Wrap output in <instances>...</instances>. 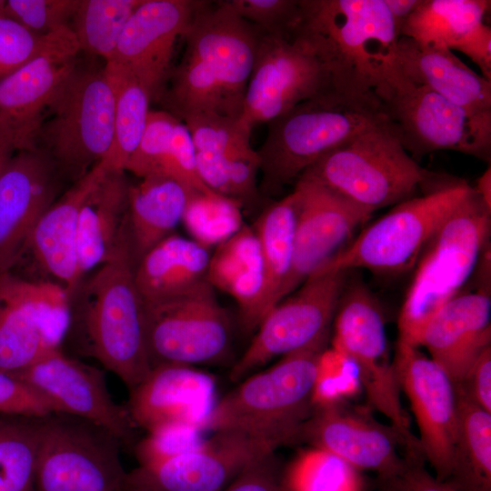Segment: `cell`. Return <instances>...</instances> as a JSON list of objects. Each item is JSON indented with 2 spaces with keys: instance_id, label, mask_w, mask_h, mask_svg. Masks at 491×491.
<instances>
[{
  "instance_id": "cell-1",
  "label": "cell",
  "mask_w": 491,
  "mask_h": 491,
  "mask_svg": "<svg viewBox=\"0 0 491 491\" xmlns=\"http://www.w3.org/2000/svg\"><path fill=\"white\" fill-rule=\"evenodd\" d=\"M289 35L304 43L337 93L378 107L401 75L400 37L384 0H299Z\"/></svg>"
},
{
  "instance_id": "cell-2",
  "label": "cell",
  "mask_w": 491,
  "mask_h": 491,
  "mask_svg": "<svg viewBox=\"0 0 491 491\" xmlns=\"http://www.w3.org/2000/svg\"><path fill=\"white\" fill-rule=\"evenodd\" d=\"M135 267L129 246L83 277L70 295L71 323L81 329L87 350L129 391L152 369Z\"/></svg>"
},
{
  "instance_id": "cell-3",
  "label": "cell",
  "mask_w": 491,
  "mask_h": 491,
  "mask_svg": "<svg viewBox=\"0 0 491 491\" xmlns=\"http://www.w3.org/2000/svg\"><path fill=\"white\" fill-rule=\"evenodd\" d=\"M328 336L245 379L216 401L205 429L239 434L275 448L293 442L313 411L316 365Z\"/></svg>"
},
{
  "instance_id": "cell-4",
  "label": "cell",
  "mask_w": 491,
  "mask_h": 491,
  "mask_svg": "<svg viewBox=\"0 0 491 491\" xmlns=\"http://www.w3.org/2000/svg\"><path fill=\"white\" fill-rule=\"evenodd\" d=\"M383 116L378 106L330 89L272 119L256 150L263 192L276 194L324 155Z\"/></svg>"
},
{
  "instance_id": "cell-5",
  "label": "cell",
  "mask_w": 491,
  "mask_h": 491,
  "mask_svg": "<svg viewBox=\"0 0 491 491\" xmlns=\"http://www.w3.org/2000/svg\"><path fill=\"white\" fill-rule=\"evenodd\" d=\"M301 175L371 213L416 196L418 189L428 190L442 180L406 152L385 115L324 155Z\"/></svg>"
},
{
  "instance_id": "cell-6",
  "label": "cell",
  "mask_w": 491,
  "mask_h": 491,
  "mask_svg": "<svg viewBox=\"0 0 491 491\" xmlns=\"http://www.w3.org/2000/svg\"><path fill=\"white\" fill-rule=\"evenodd\" d=\"M491 210L476 191L442 225L422 252L398 317V340L420 347L430 319L473 276L490 243Z\"/></svg>"
},
{
  "instance_id": "cell-7",
  "label": "cell",
  "mask_w": 491,
  "mask_h": 491,
  "mask_svg": "<svg viewBox=\"0 0 491 491\" xmlns=\"http://www.w3.org/2000/svg\"><path fill=\"white\" fill-rule=\"evenodd\" d=\"M474 192L466 181L445 179L422 195L395 205L322 266L389 276L408 272L446 220Z\"/></svg>"
},
{
  "instance_id": "cell-8",
  "label": "cell",
  "mask_w": 491,
  "mask_h": 491,
  "mask_svg": "<svg viewBox=\"0 0 491 491\" xmlns=\"http://www.w3.org/2000/svg\"><path fill=\"white\" fill-rule=\"evenodd\" d=\"M114 105L104 68L76 67L41 126L36 149L76 181L101 163L111 147Z\"/></svg>"
},
{
  "instance_id": "cell-9",
  "label": "cell",
  "mask_w": 491,
  "mask_h": 491,
  "mask_svg": "<svg viewBox=\"0 0 491 491\" xmlns=\"http://www.w3.org/2000/svg\"><path fill=\"white\" fill-rule=\"evenodd\" d=\"M121 445L85 419L61 413L42 418L35 491H125Z\"/></svg>"
},
{
  "instance_id": "cell-10",
  "label": "cell",
  "mask_w": 491,
  "mask_h": 491,
  "mask_svg": "<svg viewBox=\"0 0 491 491\" xmlns=\"http://www.w3.org/2000/svg\"><path fill=\"white\" fill-rule=\"evenodd\" d=\"M144 311L152 368L164 364H215L227 356L230 320L206 279L180 295L144 302Z\"/></svg>"
},
{
  "instance_id": "cell-11",
  "label": "cell",
  "mask_w": 491,
  "mask_h": 491,
  "mask_svg": "<svg viewBox=\"0 0 491 491\" xmlns=\"http://www.w3.org/2000/svg\"><path fill=\"white\" fill-rule=\"evenodd\" d=\"M381 111L415 160L432 152L453 150L490 163L491 111L468 110L403 78Z\"/></svg>"
},
{
  "instance_id": "cell-12",
  "label": "cell",
  "mask_w": 491,
  "mask_h": 491,
  "mask_svg": "<svg viewBox=\"0 0 491 491\" xmlns=\"http://www.w3.org/2000/svg\"><path fill=\"white\" fill-rule=\"evenodd\" d=\"M71 325L60 285L0 275V370L18 373L60 349Z\"/></svg>"
},
{
  "instance_id": "cell-13",
  "label": "cell",
  "mask_w": 491,
  "mask_h": 491,
  "mask_svg": "<svg viewBox=\"0 0 491 491\" xmlns=\"http://www.w3.org/2000/svg\"><path fill=\"white\" fill-rule=\"evenodd\" d=\"M350 270L319 267L265 316L258 331L231 369L241 379L273 358L303 349L329 336Z\"/></svg>"
},
{
  "instance_id": "cell-14",
  "label": "cell",
  "mask_w": 491,
  "mask_h": 491,
  "mask_svg": "<svg viewBox=\"0 0 491 491\" xmlns=\"http://www.w3.org/2000/svg\"><path fill=\"white\" fill-rule=\"evenodd\" d=\"M80 51L69 25L45 35L37 53L0 80V132L15 151L36 149L41 126L67 79Z\"/></svg>"
},
{
  "instance_id": "cell-15",
  "label": "cell",
  "mask_w": 491,
  "mask_h": 491,
  "mask_svg": "<svg viewBox=\"0 0 491 491\" xmlns=\"http://www.w3.org/2000/svg\"><path fill=\"white\" fill-rule=\"evenodd\" d=\"M330 89L326 71L304 43L291 35L260 32L239 120L252 132Z\"/></svg>"
},
{
  "instance_id": "cell-16",
  "label": "cell",
  "mask_w": 491,
  "mask_h": 491,
  "mask_svg": "<svg viewBox=\"0 0 491 491\" xmlns=\"http://www.w3.org/2000/svg\"><path fill=\"white\" fill-rule=\"evenodd\" d=\"M293 193L296 225L292 259L278 302L339 252L373 214L306 175L296 179Z\"/></svg>"
},
{
  "instance_id": "cell-17",
  "label": "cell",
  "mask_w": 491,
  "mask_h": 491,
  "mask_svg": "<svg viewBox=\"0 0 491 491\" xmlns=\"http://www.w3.org/2000/svg\"><path fill=\"white\" fill-rule=\"evenodd\" d=\"M401 391L418 427L424 460L446 481L451 471L456 432L455 384L418 346L397 341L393 359Z\"/></svg>"
},
{
  "instance_id": "cell-18",
  "label": "cell",
  "mask_w": 491,
  "mask_h": 491,
  "mask_svg": "<svg viewBox=\"0 0 491 491\" xmlns=\"http://www.w3.org/2000/svg\"><path fill=\"white\" fill-rule=\"evenodd\" d=\"M304 441L329 452L360 470L377 474V478L396 472L404 462L399 447L406 445L392 426L377 422L369 410L349 402L313 408L293 442Z\"/></svg>"
},
{
  "instance_id": "cell-19",
  "label": "cell",
  "mask_w": 491,
  "mask_h": 491,
  "mask_svg": "<svg viewBox=\"0 0 491 491\" xmlns=\"http://www.w3.org/2000/svg\"><path fill=\"white\" fill-rule=\"evenodd\" d=\"M260 31L229 1H202L185 34V53L199 60L224 90L240 117Z\"/></svg>"
},
{
  "instance_id": "cell-20",
  "label": "cell",
  "mask_w": 491,
  "mask_h": 491,
  "mask_svg": "<svg viewBox=\"0 0 491 491\" xmlns=\"http://www.w3.org/2000/svg\"><path fill=\"white\" fill-rule=\"evenodd\" d=\"M42 394L56 413L89 421L129 443L135 425L126 407L111 396L104 374L65 356L61 349L15 373Z\"/></svg>"
},
{
  "instance_id": "cell-21",
  "label": "cell",
  "mask_w": 491,
  "mask_h": 491,
  "mask_svg": "<svg viewBox=\"0 0 491 491\" xmlns=\"http://www.w3.org/2000/svg\"><path fill=\"white\" fill-rule=\"evenodd\" d=\"M201 2L144 0L128 19L110 61L127 68L150 100L164 95L175 42L186 33Z\"/></svg>"
},
{
  "instance_id": "cell-22",
  "label": "cell",
  "mask_w": 491,
  "mask_h": 491,
  "mask_svg": "<svg viewBox=\"0 0 491 491\" xmlns=\"http://www.w3.org/2000/svg\"><path fill=\"white\" fill-rule=\"evenodd\" d=\"M57 172L35 149L18 151L0 176V275L16 265L35 223L55 200Z\"/></svg>"
},
{
  "instance_id": "cell-23",
  "label": "cell",
  "mask_w": 491,
  "mask_h": 491,
  "mask_svg": "<svg viewBox=\"0 0 491 491\" xmlns=\"http://www.w3.org/2000/svg\"><path fill=\"white\" fill-rule=\"evenodd\" d=\"M276 449L239 434L215 432L188 453L135 469L162 491H224L252 462Z\"/></svg>"
},
{
  "instance_id": "cell-24",
  "label": "cell",
  "mask_w": 491,
  "mask_h": 491,
  "mask_svg": "<svg viewBox=\"0 0 491 491\" xmlns=\"http://www.w3.org/2000/svg\"><path fill=\"white\" fill-rule=\"evenodd\" d=\"M130 392L127 411L147 431L169 423L205 430L216 403L215 379L191 366L164 364L151 369Z\"/></svg>"
},
{
  "instance_id": "cell-25",
  "label": "cell",
  "mask_w": 491,
  "mask_h": 491,
  "mask_svg": "<svg viewBox=\"0 0 491 491\" xmlns=\"http://www.w3.org/2000/svg\"><path fill=\"white\" fill-rule=\"evenodd\" d=\"M105 173L95 165L55 200L35 223L21 256L29 254L42 280L60 285L69 296L83 278L77 254L79 211Z\"/></svg>"
},
{
  "instance_id": "cell-26",
  "label": "cell",
  "mask_w": 491,
  "mask_h": 491,
  "mask_svg": "<svg viewBox=\"0 0 491 491\" xmlns=\"http://www.w3.org/2000/svg\"><path fill=\"white\" fill-rule=\"evenodd\" d=\"M490 293L462 292L427 323L421 340L429 357L450 377L461 382L478 355L491 343Z\"/></svg>"
},
{
  "instance_id": "cell-27",
  "label": "cell",
  "mask_w": 491,
  "mask_h": 491,
  "mask_svg": "<svg viewBox=\"0 0 491 491\" xmlns=\"http://www.w3.org/2000/svg\"><path fill=\"white\" fill-rule=\"evenodd\" d=\"M400 75L454 104L475 112L491 111V81L472 70L452 50L400 36L396 48Z\"/></svg>"
},
{
  "instance_id": "cell-28",
  "label": "cell",
  "mask_w": 491,
  "mask_h": 491,
  "mask_svg": "<svg viewBox=\"0 0 491 491\" xmlns=\"http://www.w3.org/2000/svg\"><path fill=\"white\" fill-rule=\"evenodd\" d=\"M128 190L124 172H106L82 204L78 216L77 254L83 277L130 246Z\"/></svg>"
},
{
  "instance_id": "cell-29",
  "label": "cell",
  "mask_w": 491,
  "mask_h": 491,
  "mask_svg": "<svg viewBox=\"0 0 491 491\" xmlns=\"http://www.w3.org/2000/svg\"><path fill=\"white\" fill-rule=\"evenodd\" d=\"M141 179L128 190V232L135 266L153 246L173 234L190 199L198 194L168 176Z\"/></svg>"
},
{
  "instance_id": "cell-30",
  "label": "cell",
  "mask_w": 491,
  "mask_h": 491,
  "mask_svg": "<svg viewBox=\"0 0 491 491\" xmlns=\"http://www.w3.org/2000/svg\"><path fill=\"white\" fill-rule=\"evenodd\" d=\"M211 253L194 239L172 234L157 243L135 267L144 302L180 295L206 279Z\"/></svg>"
},
{
  "instance_id": "cell-31",
  "label": "cell",
  "mask_w": 491,
  "mask_h": 491,
  "mask_svg": "<svg viewBox=\"0 0 491 491\" xmlns=\"http://www.w3.org/2000/svg\"><path fill=\"white\" fill-rule=\"evenodd\" d=\"M261 246L254 229L243 225L211 254L206 280L237 303L242 323L250 324L263 286Z\"/></svg>"
},
{
  "instance_id": "cell-32",
  "label": "cell",
  "mask_w": 491,
  "mask_h": 491,
  "mask_svg": "<svg viewBox=\"0 0 491 491\" xmlns=\"http://www.w3.org/2000/svg\"><path fill=\"white\" fill-rule=\"evenodd\" d=\"M295 225L293 192L268 205L255 224L254 229L261 246L264 275L250 330L257 328L278 303V295L291 265Z\"/></svg>"
},
{
  "instance_id": "cell-33",
  "label": "cell",
  "mask_w": 491,
  "mask_h": 491,
  "mask_svg": "<svg viewBox=\"0 0 491 491\" xmlns=\"http://www.w3.org/2000/svg\"><path fill=\"white\" fill-rule=\"evenodd\" d=\"M456 432L446 480L458 491H491V413L472 402L456 385Z\"/></svg>"
},
{
  "instance_id": "cell-34",
  "label": "cell",
  "mask_w": 491,
  "mask_h": 491,
  "mask_svg": "<svg viewBox=\"0 0 491 491\" xmlns=\"http://www.w3.org/2000/svg\"><path fill=\"white\" fill-rule=\"evenodd\" d=\"M104 71L114 95V136L107 155L99 164L106 172H125L145 131L151 100L135 75L122 65L108 61Z\"/></svg>"
},
{
  "instance_id": "cell-35",
  "label": "cell",
  "mask_w": 491,
  "mask_h": 491,
  "mask_svg": "<svg viewBox=\"0 0 491 491\" xmlns=\"http://www.w3.org/2000/svg\"><path fill=\"white\" fill-rule=\"evenodd\" d=\"M486 0H420L400 30V36L454 50L490 10Z\"/></svg>"
},
{
  "instance_id": "cell-36",
  "label": "cell",
  "mask_w": 491,
  "mask_h": 491,
  "mask_svg": "<svg viewBox=\"0 0 491 491\" xmlns=\"http://www.w3.org/2000/svg\"><path fill=\"white\" fill-rule=\"evenodd\" d=\"M41 428L42 418L0 415V491H35Z\"/></svg>"
},
{
  "instance_id": "cell-37",
  "label": "cell",
  "mask_w": 491,
  "mask_h": 491,
  "mask_svg": "<svg viewBox=\"0 0 491 491\" xmlns=\"http://www.w3.org/2000/svg\"><path fill=\"white\" fill-rule=\"evenodd\" d=\"M144 0H80L69 25L80 50L112 60L122 32Z\"/></svg>"
},
{
  "instance_id": "cell-38",
  "label": "cell",
  "mask_w": 491,
  "mask_h": 491,
  "mask_svg": "<svg viewBox=\"0 0 491 491\" xmlns=\"http://www.w3.org/2000/svg\"><path fill=\"white\" fill-rule=\"evenodd\" d=\"M283 482L286 491H363L357 469L312 446L296 456Z\"/></svg>"
},
{
  "instance_id": "cell-39",
  "label": "cell",
  "mask_w": 491,
  "mask_h": 491,
  "mask_svg": "<svg viewBox=\"0 0 491 491\" xmlns=\"http://www.w3.org/2000/svg\"><path fill=\"white\" fill-rule=\"evenodd\" d=\"M196 166L203 183L216 195L241 205L254 202L258 195L259 158L256 150L238 156L196 152Z\"/></svg>"
},
{
  "instance_id": "cell-40",
  "label": "cell",
  "mask_w": 491,
  "mask_h": 491,
  "mask_svg": "<svg viewBox=\"0 0 491 491\" xmlns=\"http://www.w3.org/2000/svg\"><path fill=\"white\" fill-rule=\"evenodd\" d=\"M182 120L191 135L196 152L238 156L255 151L250 145L251 131L239 118L202 112L188 115Z\"/></svg>"
},
{
  "instance_id": "cell-41",
  "label": "cell",
  "mask_w": 491,
  "mask_h": 491,
  "mask_svg": "<svg viewBox=\"0 0 491 491\" xmlns=\"http://www.w3.org/2000/svg\"><path fill=\"white\" fill-rule=\"evenodd\" d=\"M240 206L221 195L198 193L190 199L182 221L193 239L209 248L227 239L243 225Z\"/></svg>"
},
{
  "instance_id": "cell-42",
  "label": "cell",
  "mask_w": 491,
  "mask_h": 491,
  "mask_svg": "<svg viewBox=\"0 0 491 491\" xmlns=\"http://www.w3.org/2000/svg\"><path fill=\"white\" fill-rule=\"evenodd\" d=\"M362 390L356 362L335 347L325 348L316 365L313 408L348 402Z\"/></svg>"
},
{
  "instance_id": "cell-43",
  "label": "cell",
  "mask_w": 491,
  "mask_h": 491,
  "mask_svg": "<svg viewBox=\"0 0 491 491\" xmlns=\"http://www.w3.org/2000/svg\"><path fill=\"white\" fill-rule=\"evenodd\" d=\"M177 120L169 112L150 110L143 135L125 171L140 178L163 175L171 151L173 129Z\"/></svg>"
},
{
  "instance_id": "cell-44",
  "label": "cell",
  "mask_w": 491,
  "mask_h": 491,
  "mask_svg": "<svg viewBox=\"0 0 491 491\" xmlns=\"http://www.w3.org/2000/svg\"><path fill=\"white\" fill-rule=\"evenodd\" d=\"M204 429L182 423H169L147 431L135 446L138 466H150L199 447Z\"/></svg>"
},
{
  "instance_id": "cell-45",
  "label": "cell",
  "mask_w": 491,
  "mask_h": 491,
  "mask_svg": "<svg viewBox=\"0 0 491 491\" xmlns=\"http://www.w3.org/2000/svg\"><path fill=\"white\" fill-rule=\"evenodd\" d=\"M80 0H8L6 17L41 37L73 19Z\"/></svg>"
},
{
  "instance_id": "cell-46",
  "label": "cell",
  "mask_w": 491,
  "mask_h": 491,
  "mask_svg": "<svg viewBox=\"0 0 491 491\" xmlns=\"http://www.w3.org/2000/svg\"><path fill=\"white\" fill-rule=\"evenodd\" d=\"M234 10L261 33L289 35L299 0H229Z\"/></svg>"
},
{
  "instance_id": "cell-47",
  "label": "cell",
  "mask_w": 491,
  "mask_h": 491,
  "mask_svg": "<svg viewBox=\"0 0 491 491\" xmlns=\"http://www.w3.org/2000/svg\"><path fill=\"white\" fill-rule=\"evenodd\" d=\"M55 412L36 389L15 375L0 370V415L43 418Z\"/></svg>"
},
{
  "instance_id": "cell-48",
  "label": "cell",
  "mask_w": 491,
  "mask_h": 491,
  "mask_svg": "<svg viewBox=\"0 0 491 491\" xmlns=\"http://www.w3.org/2000/svg\"><path fill=\"white\" fill-rule=\"evenodd\" d=\"M42 41L8 17H0V80L12 74L38 51Z\"/></svg>"
},
{
  "instance_id": "cell-49",
  "label": "cell",
  "mask_w": 491,
  "mask_h": 491,
  "mask_svg": "<svg viewBox=\"0 0 491 491\" xmlns=\"http://www.w3.org/2000/svg\"><path fill=\"white\" fill-rule=\"evenodd\" d=\"M424 462L421 455L405 454L403 465L396 472L377 478L378 491H458L430 474Z\"/></svg>"
},
{
  "instance_id": "cell-50",
  "label": "cell",
  "mask_w": 491,
  "mask_h": 491,
  "mask_svg": "<svg viewBox=\"0 0 491 491\" xmlns=\"http://www.w3.org/2000/svg\"><path fill=\"white\" fill-rule=\"evenodd\" d=\"M224 491H286L274 452L252 462Z\"/></svg>"
},
{
  "instance_id": "cell-51",
  "label": "cell",
  "mask_w": 491,
  "mask_h": 491,
  "mask_svg": "<svg viewBox=\"0 0 491 491\" xmlns=\"http://www.w3.org/2000/svg\"><path fill=\"white\" fill-rule=\"evenodd\" d=\"M455 385L472 402L491 413V346L478 355L461 382Z\"/></svg>"
},
{
  "instance_id": "cell-52",
  "label": "cell",
  "mask_w": 491,
  "mask_h": 491,
  "mask_svg": "<svg viewBox=\"0 0 491 491\" xmlns=\"http://www.w3.org/2000/svg\"><path fill=\"white\" fill-rule=\"evenodd\" d=\"M454 50L466 55L480 69V75L491 81V28L487 24L477 25Z\"/></svg>"
},
{
  "instance_id": "cell-53",
  "label": "cell",
  "mask_w": 491,
  "mask_h": 491,
  "mask_svg": "<svg viewBox=\"0 0 491 491\" xmlns=\"http://www.w3.org/2000/svg\"><path fill=\"white\" fill-rule=\"evenodd\" d=\"M391 15L396 28L400 35V30L408 17L416 10L420 0H384Z\"/></svg>"
},
{
  "instance_id": "cell-54",
  "label": "cell",
  "mask_w": 491,
  "mask_h": 491,
  "mask_svg": "<svg viewBox=\"0 0 491 491\" xmlns=\"http://www.w3.org/2000/svg\"><path fill=\"white\" fill-rule=\"evenodd\" d=\"M125 491H162L143 477L136 469L127 473Z\"/></svg>"
},
{
  "instance_id": "cell-55",
  "label": "cell",
  "mask_w": 491,
  "mask_h": 491,
  "mask_svg": "<svg viewBox=\"0 0 491 491\" xmlns=\"http://www.w3.org/2000/svg\"><path fill=\"white\" fill-rule=\"evenodd\" d=\"M474 189L483 203L491 210V171L490 166L477 179Z\"/></svg>"
},
{
  "instance_id": "cell-56",
  "label": "cell",
  "mask_w": 491,
  "mask_h": 491,
  "mask_svg": "<svg viewBox=\"0 0 491 491\" xmlns=\"http://www.w3.org/2000/svg\"><path fill=\"white\" fill-rule=\"evenodd\" d=\"M15 151L11 143L0 132V176L13 158Z\"/></svg>"
},
{
  "instance_id": "cell-57",
  "label": "cell",
  "mask_w": 491,
  "mask_h": 491,
  "mask_svg": "<svg viewBox=\"0 0 491 491\" xmlns=\"http://www.w3.org/2000/svg\"><path fill=\"white\" fill-rule=\"evenodd\" d=\"M5 3H6V1L0 0V17H6V15H5Z\"/></svg>"
}]
</instances>
